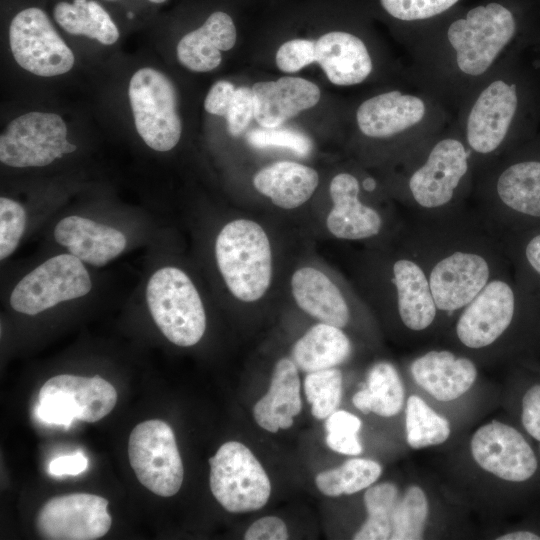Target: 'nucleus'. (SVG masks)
Wrapping results in <instances>:
<instances>
[{"instance_id":"31","label":"nucleus","mask_w":540,"mask_h":540,"mask_svg":"<svg viewBox=\"0 0 540 540\" xmlns=\"http://www.w3.org/2000/svg\"><path fill=\"white\" fill-rule=\"evenodd\" d=\"M352 402L364 414L396 415L404 403V387L396 368L388 362L376 363L369 370L367 386L354 394Z\"/></svg>"},{"instance_id":"23","label":"nucleus","mask_w":540,"mask_h":540,"mask_svg":"<svg viewBox=\"0 0 540 540\" xmlns=\"http://www.w3.org/2000/svg\"><path fill=\"white\" fill-rule=\"evenodd\" d=\"M415 382L439 401H452L473 385L474 363L447 350H432L416 358L410 367Z\"/></svg>"},{"instance_id":"37","label":"nucleus","mask_w":540,"mask_h":540,"mask_svg":"<svg viewBox=\"0 0 540 540\" xmlns=\"http://www.w3.org/2000/svg\"><path fill=\"white\" fill-rule=\"evenodd\" d=\"M459 0H380L384 11L392 18L413 23V31L422 27L424 23H431L439 18Z\"/></svg>"},{"instance_id":"17","label":"nucleus","mask_w":540,"mask_h":540,"mask_svg":"<svg viewBox=\"0 0 540 540\" xmlns=\"http://www.w3.org/2000/svg\"><path fill=\"white\" fill-rule=\"evenodd\" d=\"M515 313V294L505 280L493 278L466 305L455 326L459 341L471 349L496 342L510 326Z\"/></svg>"},{"instance_id":"14","label":"nucleus","mask_w":540,"mask_h":540,"mask_svg":"<svg viewBox=\"0 0 540 540\" xmlns=\"http://www.w3.org/2000/svg\"><path fill=\"white\" fill-rule=\"evenodd\" d=\"M425 271L435 304L443 312L463 309L494 278L487 256L471 246L450 249Z\"/></svg>"},{"instance_id":"29","label":"nucleus","mask_w":540,"mask_h":540,"mask_svg":"<svg viewBox=\"0 0 540 540\" xmlns=\"http://www.w3.org/2000/svg\"><path fill=\"white\" fill-rule=\"evenodd\" d=\"M351 349L341 328L319 322L294 344L292 360L298 369L310 373L340 365L350 356Z\"/></svg>"},{"instance_id":"15","label":"nucleus","mask_w":540,"mask_h":540,"mask_svg":"<svg viewBox=\"0 0 540 540\" xmlns=\"http://www.w3.org/2000/svg\"><path fill=\"white\" fill-rule=\"evenodd\" d=\"M108 501L89 493L55 496L43 504L36 517V530L47 540H95L110 529Z\"/></svg>"},{"instance_id":"5","label":"nucleus","mask_w":540,"mask_h":540,"mask_svg":"<svg viewBox=\"0 0 540 540\" xmlns=\"http://www.w3.org/2000/svg\"><path fill=\"white\" fill-rule=\"evenodd\" d=\"M218 269L232 295L243 302L259 300L272 278V252L265 230L255 221L228 222L215 242Z\"/></svg>"},{"instance_id":"7","label":"nucleus","mask_w":540,"mask_h":540,"mask_svg":"<svg viewBox=\"0 0 540 540\" xmlns=\"http://www.w3.org/2000/svg\"><path fill=\"white\" fill-rule=\"evenodd\" d=\"M128 97L135 128L145 144L159 152L172 150L182 133L173 82L161 71L143 67L132 75Z\"/></svg>"},{"instance_id":"27","label":"nucleus","mask_w":540,"mask_h":540,"mask_svg":"<svg viewBox=\"0 0 540 540\" xmlns=\"http://www.w3.org/2000/svg\"><path fill=\"white\" fill-rule=\"evenodd\" d=\"M291 290L298 307L319 322L343 328L350 318L347 302L335 283L311 266L296 270Z\"/></svg>"},{"instance_id":"24","label":"nucleus","mask_w":540,"mask_h":540,"mask_svg":"<svg viewBox=\"0 0 540 540\" xmlns=\"http://www.w3.org/2000/svg\"><path fill=\"white\" fill-rule=\"evenodd\" d=\"M391 270L402 323L415 332L427 329L439 310L425 269L414 259L402 257L394 261Z\"/></svg>"},{"instance_id":"28","label":"nucleus","mask_w":540,"mask_h":540,"mask_svg":"<svg viewBox=\"0 0 540 540\" xmlns=\"http://www.w3.org/2000/svg\"><path fill=\"white\" fill-rule=\"evenodd\" d=\"M318 183L316 170L292 161H279L268 165L253 178L255 189L282 209H295L306 203Z\"/></svg>"},{"instance_id":"22","label":"nucleus","mask_w":540,"mask_h":540,"mask_svg":"<svg viewBox=\"0 0 540 540\" xmlns=\"http://www.w3.org/2000/svg\"><path fill=\"white\" fill-rule=\"evenodd\" d=\"M54 238L72 255L95 267L120 255L127 244L126 236L119 230L75 215L56 224Z\"/></svg>"},{"instance_id":"10","label":"nucleus","mask_w":540,"mask_h":540,"mask_svg":"<svg viewBox=\"0 0 540 540\" xmlns=\"http://www.w3.org/2000/svg\"><path fill=\"white\" fill-rule=\"evenodd\" d=\"M63 118L50 112L31 111L14 118L0 136V160L15 167H43L77 149L67 140Z\"/></svg>"},{"instance_id":"38","label":"nucleus","mask_w":540,"mask_h":540,"mask_svg":"<svg viewBox=\"0 0 540 540\" xmlns=\"http://www.w3.org/2000/svg\"><path fill=\"white\" fill-rule=\"evenodd\" d=\"M361 425V420L354 414L345 410H336L326 418L327 446L344 455L361 454L362 445L358 437Z\"/></svg>"},{"instance_id":"47","label":"nucleus","mask_w":540,"mask_h":540,"mask_svg":"<svg viewBox=\"0 0 540 540\" xmlns=\"http://www.w3.org/2000/svg\"><path fill=\"white\" fill-rule=\"evenodd\" d=\"M525 256L533 270L540 274V234L528 242L525 248Z\"/></svg>"},{"instance_id":"40","label":"nucleus","mask_w":540,"mask_h":540,"mask_svg":"<svg viewBox=\"0 0 540 540\" xmlns=\"http://www.w3.org/2000/svg\"><path fill=\"white\" fill-rule=\"evenodd\" d=\"M26 227V211L10 198H0V259L9 257L17 248Z\"/></svg>"},{"instance_id":"41","label":"nucleus","mask_w":540,"mask_h":540,"mask_svg":"<svg viewBox=\"0 0 540 540\" xmlns=\"http://www.w3.org/2000/svg\"><path fill=\"white\" fill-rule=\"evenodd\" d=\"M316 62V42L293 39L283 43L276 52V64L286 73H294Z\"/></svg>"},{"instance_id":"12","label":"nucleus","mask_w":540,"mask_h":540,"mask_svg":"<svg viewBox=\"0 0 540 540\" xmlns=\"http://www.w3.org/2000/svg\"><path fill=\"white\" fill-rule=\"evenodd\" d=\"M9 45L17 64L40 77L69 72L75 63L70 47L40 8L19 11L9 26Z\"/></svg>"},{"instance_id":"8","label":"nucleus","mask_w":540,"mask_h":540,"mask_svg":"<svg viewBox=\"0 0 540 540\" xmlns=\"http://www.w3.org/2000/svg\"><path fill=\"white\" fill-rule=\"evenodd\" d=\"M210 489L228 512L245 513L265 506L271 494L269 477L251 450L237 441L221 445L209 459Z\"/></svg>"},{"instance_id":"30","label":"nucleus","mask_w":540,"mask_h":540,"mask_svg":"<svg viewBox=\"0 0 540 540\" xmlns=\"http://www.w3.org/2000/svg\"><path fill=\"white\" fill-rule=\"evenodd\" d=\"M55 21L69 34L95 39L112 45L119 38L117 25L108 12L95 0L59 2L53 10Z\"/></svg>"},{"instance_id":"48","label":"nucleus","mask_w":540,"mask_h":540,"mask_svg":"<svg viewBox=\"0 0 540 540\" xmlns=\"http://www.w3.org/2000/svg\"><path fill=\"white\" fill-rule=\"evenodd\" d=\"M497 540H540V536L531 531H514L503 534L496 538Z\"/></svg>"},{"instance_id":"26","label":"nucleus","mask_w":540,"mask_h":540,"mask_svg":"<svg viewBox=\"0 0 540 540\" xmlns=\"http://www.w3.org/2000/svg\"><path fill=\"white\" fill-rule=\"evenodd\" d=\"M236 37L232 18L222 11L213 12L201 27L180 39L176 48L178 61L194 72L212 71L221 63V51L230 50Z\"/></svg>"},{"instance_id":"25","label":"nucleus","mask_w":540,"mask_h":540,"mask_svg":"<svg viewBox=\"0 0 540 540\" xmlns=\"http://www.w3.org/2000/svg\"><path fill=\"white\" fill-rule=\"evenodd\" d=\"M298 367L293 360L282 358L276 362L268 392L253 407L256 423L275 433L293 425V418L302 410Z\"/></svg>"},{"instance_id":"32","label":"nucleus","mask_w":540,"mask_h":540,"mask_svg":"<svg viewBox=\"0 0 540 540\" xmlns=\"http://www.w3.org/2000/svg\"><path fill=\"white\" fill-rule=\"evenodd\" d=\"M381 473L382 467L376 461L351 458L337 468L320 472L315 478V484L322 494L338 497L370 487Z\"/></svg>"},{"instance_id":"2","label":"nucleus","mask_w":540,"mask_h":540,"mask_svg":"<svg viewBox=\"0 0 540 540\" xmlns=\"http://www.w3.org/2000/svg\"><path fill=\"white\" fill-rule=\"evenodd\" d=\"M399 161L404 167V193L422 211L455 204L475 180L472 154L452 121L399 157Z\"/></svg>"},{"instance_id":"16","label":"nucleus","mask_w":540,"mask_h":540,"mask_svg":"<svg viewBox=\"0 0 540 540\" xmlns=\"http://www.w3.org/2000/svg\"><path fill=\"white\" fill-rule=\"evenodd\" d=\"M470 446L475 462L500 479L523 482L537 470L533 449L518 430L505 423L493 420L481 426Z\"/></svg>"},{"instance_id":"3","label":"nucleus","mask_w":540,"mask_h":540,"mask_svg":"<svg viewBox=\"0 0 540 540\" xmlns=\"http://www.w3.org/2000/svg\"><path fill=\"white\" fill-rule=\"evenodd\" d=\"M521 86L508 60L480 82L453 115V124L479 170L496 161L510 142L521 111Z\"/></svg>"},{"instance_id":"49","label":"nucleus","mask_w":540,"mask_h":540,"mask_svg":"<svg viewBox=\"0 0 540 540\" xmlns=\"http://www.w3.org/2000/svg\"><path fill=\"white\" fill-rule=\"evenodd\" d=\"M148 1H150L152 3L160 4V3L165 2L166 0H148Z\"/></svg>"},{"instance_id":"13","label":"nucleus","mask_w":540,"mask_h":540,"mask_svg":"<svg viewBox=\"0 0 540 540\" xmlns=\"http://www.w3.org/2000/svg\"><path fill=\"white\" fill-rule=\"evenodd\" d=\"M91 288L83 262L71 253L61 254L23 277L10 295V305L22 314L36 315L61 302L83 297Z\"/></svg>"},{"instance_id":"36","label":"nucleus","mask_w":540,"mask_h":540,"mask_svg":"<svg viewBox=\"0 0 540 540\" xmlns=\"http://www.w3.org/2000/svg\"><path fill=\"white\" fill-rule=\"evenodd\" d=\"M304 391L311 413L325 419L337 410L342 399V373L337 368L310 372L304 380Z\"/></svg>"},{"instance_id":"39","label":"nucleus","mask_w":540,"mask_h":540,"mask_svg":"<svg viewBox=\"0 0 540 540\" xmlns=\"http://www.w3.org/2000/svg\"><path fill=\"white\" fill-rule=\"evenodd\" d=\"M278 127L253 129L247 133V141L255 148L282 147L300 156H307L311 152L312 142L307 135L294 129Z\"/></svg>"},{"instance_id":"33","label":"nucleus","mask_w":540,"mask_h":540,"mask_svg":"<svg viewBox=\"0 0 540 540\" xmlns=\"http://www.w3.org/2000/svg\"><path fill=\"white\" fill-rule=\"evenodd\" d=\"M405 415L406 439L413 449L442 444L450 436L449 421L417 395L407 399Z\"/></svg>"},{"instance_id":"11","label":"nucleus","mask_w":540,"mask_h":540,"mask_svg":"<svg viewBox=\"0 0 540 540\" xmlns=\"http://www.w3.org/2000/svg\"><path fill=\"white\" fill-rule=\"evenodd\" d=\"M128 456L139 482L162 497L181 488L184 468L170 425L159 419L137 424L130 433Z\"/></svg>"},{"instance_id":"42","label":"nucleus","mask_w":540,"mask_h":540,"mask_svg":"<svg viewBox=\"0 0 540 540\" xmlns=\"http://www.w3.org/2000/svg\"><path fill=\"white\" fill-rule=\"evenodd\" d=\"M254 117V95L252 88L240 86L236 88L233 100L225 116L227 130L237 137L245 132Z\"/></svg>"},{"instance_id":"1","label":"nucleus","mask_w":540,"mask_h":540,"mask_svg":"<svg viewBox=\"0 0 540 540\" xmlns=\"http://www.w3.org/2000/svg\"><path fill=\"white\" fill-rule=\"evenodd\" d=\"M518 31L507 6L493 1L443 25L411 34V81L436 96L452 116L466 96L508 60Z\"/></svg>"},{"instance_id":"35","label":"nucleus","mask_w":540,"mask_h":540,"mask_svg":"<svg viewBox=\"0 0 540 540\" xmlns=\"http://www.w3.org/2000/svg\"><path fill=\"white\" fill-rule=\"evenodd\" d=\"M428 511L429 505L425 492L419 486H410L393 510L390 539H422Z\"/></svg>"},{"instance_id":"20","label":"nucleus","mask_w":540,"mask_h":540,"mask_svg":"<svg viewBox=\"0 0 540 540\" xmlns=\"http://www.w3.org/2000/svg\"><path fill=\"white\" fill-rule=\"evenodd\" d=\"M316 62L329 81L337 86L361 84L375 68L367 43L346 31H332L316 41Z\"/></svg>"},{"instance_id":"21","label":"nucleus","mask_w":540,"mask_h":540,"mask_svg":"<svg viewBox=\"0 0 540 540\" xmlns=\"http://www.w3.org/2000/svg\"><path fill=\"white\" fill-rule=\"evenodd\" d=\"M254 118L261 127H278L300 112L312 108L320 99L316 84L300 77H281L276 81L253 84Z\"/></svg>"},{"instance_id":"43","label":"nucleus","mask_w":540,"mask_h":540,"mask_svg":"<svg viewBox=\"0 0 540 540\" xmlns=\"http://www.w3.org/2000/svg\"><path fill=\"white\" fill-rule=\"evenodd\" d=\"M521 421L526 432L540 441V385L531 386L522 398Z\"/></svg>"},{"instance_id":"19","label":"nucleus","mask_w":540,"mask_h":540,"mask_svg":"<svg viewBox=\"0 0 540 540\" xmlns=\"http://www.w3.org/2000/svg\"><path fill=\"white\" fill-rule=\"evenodd\" d=\"M358 178L341 172L330 182L333 206L326 218L329 232L339 239L362 240L377 236L383 226L380 213L360 199Z\"/></svg>"},{"instance_id":"9","label":"nucleus","mask_w":540,"mask_h":540,"mask_svg":"<svg viewBox=\"0 0 540 540\" xmlns=\"http://www.w3.org/2000/svg\"><path fill=\"white\" fill-rule=\"evenodd\" d=\"M37 417L47 424L69 427L74 419L97 422L115 407L117 392L100 376L62 374L40 388Z\"/></svg>"},{"instance_id":"4","label":"nucleus","mask_w":540,"mask_h":540,"mask_svg":"<svg viewBox=\"0 0 540 540\" xmlns=\"http://www.w3.org/2000/svg\"><path fill=\"white\" fill-rule=\"evenodd\" d=\"M452 119L436 96L414 82L411 89H390L363 100L355 112L358 132L369 140L395 143L399 157Z\"/></svg>"},{"instance_id":"45","label":"nucleus","mask_w":540,"mask_h":540,"mask_svg":"<svg viewBox=\"0 0 540 540\" xmlns=\"http://www.w3.org/2000/svg\"><path fill=\"white\" fill-rule=\"evenodd\" d=\"M235 86L226 80L215 82L204 100L205 110L213 115L225 117L235 93Z\"/></svg>"},{"instance_id":"44","label":"nucleus","mask_w":540,"mask_h":540,"mask_svg":"<svg viewBox=\"0 0 540 540\" xmlns=\"http://www.w3.org/2000/svg\"><path fill=\"white\" fill-rule=\"evenodd\" d=\"M246 540H285L288 530L284 521L276 516L256 520L244 534Z\"/></svg>"},{"instance_id":"18","label":"nucleus","mask_w":540,"mask_h":540,"mask_svg":"<svg viewBox=\"0 0 540 540\" xmlns=\"http://www.w3.org/2000/svg\"><path fill=\"white\" fill-rule=\"evenodd\" d=\"M478 189L491 203L514 212L540 217V161L492 163L476 172Z\"/></svg>"},{"instance_id":"6","label":"nucleus","mask_w":540,"mask_h":540,"mask_svg":"<svg viewBox=\"0 0 540 540\" xmlns=\"http://www.w3.org/2000/svg\"><path fill=\"white\" fill-rule=\"evenodd\" d=\"M150 314L173 344H197L206 329V315L200 295L190 277L176 267H163L150 277L146 287Z\"/></svg>"},{"instance_id":"46","label":"nucleus","mask_w":540,"mask_h":540,"mask_svg":"<svg viewBox=\"0 0 540 540\" xmlns=\"http://www.w3.org/2000/svg\"><path fill=\"white\" fill-rule=\"evenodd\" d=\"M88 460L84 454L75 452L58 456L50 462L49 471L54 476L78 475L86 470Z\"/></svg>"},{"instance_id":"34","label":"nucleus","mask_w":540,"mask_h":540,"mask_svg":"<svg viewBox=\"0 0 540 540\" xmlns=\"http://www.w3.org/2000/svg\"><path fill=\"white\" fill-rule=\"evenodd\" d=\"M398 500V488L393 483L384 482L369 487L364 494V505L368 517L354 534L353 539H390L392 532L391 517Z\"/></svg>"},{"instance_id":"50","label":"nucleus","mask_w":540,"mask_h":540,"mask_svg":"<svg viewBox=\"0 0 540 540\" xmlns=\"http://www.w3.org/2000/svg\"><path fill=\"white\" fill-rule=\"evenodd\" d=\"M107 1H114V0H107Z\"/></svg>"}]
</instances>
